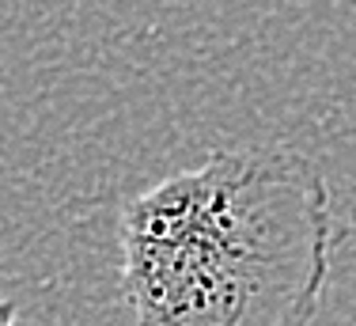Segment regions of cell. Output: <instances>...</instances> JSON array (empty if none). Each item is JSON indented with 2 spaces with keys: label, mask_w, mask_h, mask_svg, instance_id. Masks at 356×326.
<instances>
[{
  "label": "cell",
  "mask_w": 356,
  "mask_h": 326,
  "mask_svg": "<svg viewBox=\"0 0 356 326\" xmlns=\"http://www.w3.org/2000/svg\"><path fill=\"white\" fill-rule=\"evenodd\" d=\"M137 326H311L330 285L334 201L311 160L213 152L122 205Z\"/></svg>",
  "instance_id": "cell-1"
}]
</instances>
